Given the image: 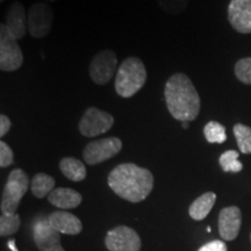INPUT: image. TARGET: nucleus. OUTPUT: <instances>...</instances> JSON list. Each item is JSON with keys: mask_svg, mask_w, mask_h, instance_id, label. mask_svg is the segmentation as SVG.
I'll return each mask as SVG.
<instances>
[{"mask_svg": "<svg viewBox=\"0 0 251 251\" xmlns=\"http://www.w3.org/2000/svg\"><path fill=\"white\" fill-rule=\"evenodd\" d=\"M29 177L21 169H14L9 174L2 191L0 208L4 214H15L21 199L29 187Z\"/></svg>", "mask_w": 251, "mask_h": 251, "instance_id": "4", "label": "nucleus"}, {"mask_svg": "<svg viewBox=\"0 0 251 251\" xmlns=\"http://www.w3.org/2000/svg\"><path fill=\"white\" fill-rule=\"evenodd\" d=\"M181 124H183L184 129H187V128H188V122H181Z\"/></svg>", "mask_w": 251, "mask_h": 251, "instance_id": "30", "label": "nucleus"}, {"mask_svg": "<svg viewBox=\"0 0 251 251\" xmlns=\"http://www.w3.org/2000/svg\"><path fill=\"white\" fill-rule=\"evenodd\" d=\"M198 251H227V246L224 241L214 240L211 242L203 244Z\"/></svg>", "mask_w": 251, "mask_h": 251, "instance_id": "27", "label": "nucleus"}, {"mask_svg": "<svg viewBox=\"0 0 251 251\" xmlns=\"http://www.w3.org/2000/svg\"><path fill=\"white\" fill-rule=\"evenodd\" d=\"M122 149V141L118 137H107L87 143L84 148V161L89 165H97L117 156Z\"/></svg>", "mask_w": 251, "mask_h": 251, "instance_id": "9", "label": "nucleus"}, {"mask_svg": "<svg viewBox=\"0 0 251 251\" xmlns=\"http://www.w3.org/2000/svg\"><path fill=\"white\" fill-rule=\"evenodd\" d=\"M6 26L17 40H23L28 30L27 14L20 1L12 2L6 14Z\"/></svg>", "mask_w": 251, "mask_h": 251, "instance_id": "14", "label": "nucleus"}, {"mask_svg": "<svg viewBox=\"0 0 251 251\" xmlns=\"http://www.w3.org/2000/svg\"><path fill=\"white\" fill-rule=\"evenodd\" d=\"M21 221H20V215L17 214H4L1 213L0 216V235L2 237L5 236H11L17 233L20 228Z\"/></svg>", "mask_w": 251, "mask_h": 251, "instance_id": "23", "label": "nucleus"}, {"mask_svg": "<svg viewBox=\"0 0 251 251\" xmlns=\"http://www.w3.org/2000/svg\"><path fill=\"white\" fill-rule=\"evenodd\" d=\"M228 20L241 34H251V0H230Z\"/></svg>", "mask_w": 251, "mask_h": 251, "instance_id": "12", "label": "nucleus"}, {"mask_svg": "<svg viewBox=\"0 0 251 251\" xmlns=\"http://www.w3.org/2000/svg\"><path fill=\"white\" fill-rule=\"evenodd\" d=\"M12 127V122L8 117L1 114L0 115V137H4L8 133Z\"/></svg>", "mask_w": 251, "mask_h": 251, "instance_id": "28", "label": "nucleus"}, {"mask_svg": "<svg viewBox=\"0 0 251 251\" xmlns=\"http://www.w3.org/2000/svg\"><path fill=\"white\" fill-rule=\"evenodd\" d=\"M235 76L241 83L251 85V57L242 58L236 62Z\"/></svg>", "mask_w": 251, "mask_h": 251, "instance_id": "25", "label": "nucleus"}, {"mask_svg": "<svg viewBox=\"0 0 251 251\" xmlns=\"http://www.w3.org/2000/svg\"><path fill=\"white\" fill-rule=\"evenodd\" d=\"M14 162V153L7 143L0 142V168H7Z\"/></svg>", "mask_w": 251, "mask_h": 251, "instance_id": "26", "label": "nucleus"}, {"mask_svg": "<svg viewBox=\"0 0 251 251\" xmlns=\"http://www.w3.org/2000/svg\"><path fill=\"white\" fill-rule=\"evenodd\" d=\"M33 238L40 251H65L61 244V237L47 218H37L33 224Z\"/></svg>", "mask_w": 251, "mask_h": 251, "instance_id": "11", "label": "nucleus"}, {"mask_svg": "<svg viewBox=\"0 0 251 251\" xmlns=\"http://www.w3.org/2000/svg\"><path fill=\"white\" fill-rule=\"evenodd\" d=\"M207 231H209V233H211V231H212V228H211V227H207Z\"/></svg>", "mask_w": 251, "mask_h": 251, "instance_id": "32", "label": "nucleus"}, {"mask_svg": "<svg viewBox=\"0 0 251 251\" xmlns=\"http://www.w3.org/2000/svg\"><path fill=\"white\" fill-rule=\"evenodd\" d=\"M147 81V69L139 57L130 56L121 63L115 77L114 87L121 98L128 99L142 90Z\"/></svg>", "mask_w": 251, "mask_h": 251, "instance_id": "3", "label": "nucleus"}, {"mask_svg": "<svg viewBox=\"0 0 251 251\" xmlns=\"http://www.w3.org/2000/svg\"><path fill=\"white\" fill-rule=\"evenodd\" d=\"M24 64V54L18 40L12 35L6 24L0 25V70L12 72Z\"/></svg>", "mask_w": 251, "mask_h": 251, "instance_id": "5", "label": "nucleus"}, {"mask_svg": "<svg viewBox=\"0 0 251 251\" xmlns=\"http://www.w3.org/2000/svg\"><path fill=\"white\" fill-rule=\"evenodd\" d=\"M250 241H251V235H250Z\"/></svg>", "mask_w": 251, "mask_h": 251, "instance_id": "34", "label": "nucleus"}, {"mask_svg": "<svg viewBox=\"0 0 251 251\" xmlns=\"http://www.w3.org/2000/svg\"><path fill=\"white\" fill-rule=\"evenodd\" d=\"M238 149L242 153H251V128L249 126L236 124L233 128Z\"/></svg>", "mask_w": 251, "mask_h": 251, "instance_id": "21", "label": "nucleus"}, {"mask_svg": "<svg viewBox=\"0 0 251 251\" xmlns=\"http://www.w3.org/2000/svg\"><path fill=\"white\" fill-rule=\"evenodd\" d=\"M46 2H55V1H57V0H45Z\"/></svg>", "mask_w": 251, "mask_h": 251, "instance_id": "31", "label": "nucleus"}, {"mask_svg": "<svg viewBox=\"0 0 251 251\" xmlns=\"http://www.w3.org/2000/svg\"><path fill=\"white\" fill-rule=\"evenodd\" d=\"M28 31L35 39H43L51 30L54 24V9L48 2H35L28 9Z\"/></svg>", "mask_w": 251, "mask_h": 251, "instance_id": "6", "label": "nucleus"}, {"mask_svg": "<svg viewBox=\"0 0 251 251\" xmlns=\"http://www.w3.org/2000/svg\"><path fill=\"white\" fill-rule=\"evenodd\" d=\"M7 244H8V247H9V249H11L12 251H18L17 247H15V241L14 240H9Z\"/></svg>", "mask_w": 251, "mask_h": 251, "instance_id": "29", "label": "nucleus"}, {"mask_svg": "<svg viewBox=\"0 0 251 251\" xmlns=\"http://www.w3.org/2000/svg\"><path fill=\"white\" fill-rule=\"evenodd\" d=\"M106 248L109 251H140L141 238L139 234L127 226L111 229L106 235Z\"/></svg>", "mask_w": 251, "mask_h": 251, "instance_id": "10", "label": "nucleus"}, {"mask_svg": "<svg viewBox=\"0 0 251 251\" xmlns=\"http://www.w3.org/2000/svg\"><path fill=\"white\" fill-rule=\"evenodd\" d=\"M203 135L208 143H224L227 140V133L224 125L218 121H209L203 127Z\"/></svg>", "mask_w": 251, "mask_h": 251, "instance_id": "20", "label": "nucleus"}, {"mask_svg": "<svg viewBox=\"0 0 251 251\" xmlns=\"http://www.w3.org/2000/svg\"><path fill=\"white\" fill-rule=\"evenodd\" d=\"M114 125V118L109 113L97 107H89L81 117L78 128L85 137H96L111 129Z\"/></svg>", "mask_w": 251, "mask_h": 251, "instance_id": "7", "label": "nucleus"}, {"mask_svg": "<svg viewBox=\"0 0 251 251\" xmlns=\"http://www.w3.org/2000/svg\"><path fill=\"white\" fill-rule=\"evenodd\" d=\"M242 213L236 206L225 207L219 214V233L225 241H234L240 233Z\"/></svg>", "mask_w": 251, "mask_h": 251, "instance_id": "13", "label": "nucleus"}, {"mask_svg": "<svg viewBox=\"0 0 251 251\" xmlns=\"http://www.w3.org/2000/svg\"><path fill=\"white\" fill-rule=\"evenodd\" d=\"M5 1V0H0V2H4Z\"/></svg>", "mask_w": 251, "mask_h": 251, "instance_id": "33", "label": "nucleus"}, {"mask_svg": "<svg viewBox=\"0 0 251 251\" xmlns=\"http://www.w3.org/2000/svg\"><path fill=\"white\" fill-rule=\"evenodd\" d=\"M157 4L166 14L179 15L186 11L190 0H157Z\"/></svg>", "mask_w": 251, "mask_h": 251, "instance_id": "24", "label": "nucleus"}, {"mask_svg": "<svg viewBox=\"0 0 251 251\" xmlns=\"http://www.w3.org/2000/svg\"><path fill=\"white\" fill-rule=\"evenodd\" d=\"M62 174L72 181H81L86 178V168L79 159L74 157H64L59 162Z\"/></svg>", "mask_w": 251, "mask_h": 251, "instance_id": "18", "label": "nucleus"}, {"mask_svg": "<svg viewBox=\"0 0 251 251\" xmlns=\"http://www.w3.org/2000/svg\"><path fill=\"white\" fill-rule=\"evenodd\" d=\"M216 201V194L214 192H206L202 196L197 198L194 201L191 203L188 208V214L196 221H201L209 214L212 211L213 206Z\"/></svg>", "mask_w": 251, "mask_h": 251, "instance_id": "17", "label": "nucleus"}, {"mask_svg": "<svg viewBox=\"0 0 251 251\" xmlns=\"http://www.w3.org/2000/svg\"><path fill=\"white\" fill-rule=\"evenodd\" d=\"M118 67L117 54L111 49H105L94 55L89 67L91 79L97 85H105L115 75Z\"/></svg>", "mask_w": 251, "mask_h": 251, "instance_id": "8", "label": "nucleus"}, {"mask_svg": "<svg viewBox=\"0 0 251 251\" xmlns=\"http://www.w3.org/2000/svg\"><path fill=\"white\" fill-rule=\"evenodd\" d=\"M238 157H240V153L236 150H227L222 153L219 158L222 170L225 172H234V174L242 171L243 164L238 161Z\"/></svg>", "mask_w": 251, "mask_h": 251, "instance_id": "22", "label": "nucleus"}, {"mask_svg": "<svg viewBox=\"0 0 251 251\" xmlns=\"http://www.w3.org/2000/svg\"><path fill=\"white\" fill-rule=\"evenodd\" d=\"M49 224L56 229L59 234L77 235L83 230L81 221L72 213L64 211H56L48 215Z\"/></svg>", "mask_w": 251, "mask_h": 251, "instance_id": "15", "label": "nucleus"}, {"mask_svg": "<svg viewBox=\"0 0 251 251\" xmlns=\"http://www.w3.org/2000/svg\"><path fill=\"white\" fill-rule=\"evenodd\" d=\"M164 97L168 111L176 120L191 122L199 115L200 96L192 80L185 74L177 72L169 78L164 87Z\"/></svg>", "mask_w": 251, "mask_h": 251, "instance_id": "2", "label": "nucleus"}, {"mask_svg": "<svg viewBox=\"0 0 251 251\" xmlns=\"http://www.w3.org/2000/svg\"><path fill=\"white\" fill-rule=\"evenodd\" d=\"M55 179L51 176L43 174H36L33 177V179L30 181V190L31 193L34 194L39 199L48 197L52 191L55 190Z\"/></svg>", "mask_w": 251, "mask_h": 251, "instance_id": "19", "label": "nucleus"}, {"mask_svg": "<svg viewBox=\"0 0 251 251\" xmlns=\"http://www.w3.org/2000/svg\"><path fill=\"white\" fill-rule=\"evenodd\" d=\"M48 200L51 205L61 209L76 208L83 201V197L76 190L68 187L55 188L48 196Z\"/></svg>", "mask_w": 251, "mask_h": 251, "instance_id": "16", "label": "nucleus"}, {"mask_svg": "<svg viewBox=\"0 0 251 251\" xmlns=\"http://www.w3.org/2000/svg\"><path fill=\"white\" fill-rule=\"evenodd\" d=\"M108 186L117 196L129 202L147 199L153 188V176L148 169L134 163H122L108 175Z\"/></svg>", "mask_w": 251, "mask_h": 251, "instance_id": "1", "label": "nucleus"}]
</instances>
